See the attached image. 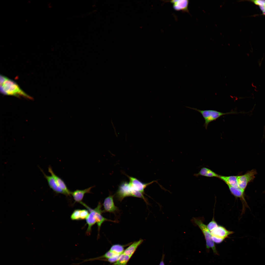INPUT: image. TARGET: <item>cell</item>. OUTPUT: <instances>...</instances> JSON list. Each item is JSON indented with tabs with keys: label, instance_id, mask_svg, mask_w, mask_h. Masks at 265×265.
Segmentation results:
<instances>
[{
	"label": "cell",
	"instance_id": "6da1fadb",
	"mask_svg": "<svg viewBox=\"0 0 265 265\" xmlns=\"http://www.w3.org/2000/svg\"><path fill=\"white\" fill-rule=\"evenodd\" d=\"M0 181L4 187L10 189L62 196L31 164L2 150L0 151Z\"/></svg>",
	"mask_w": 265,
	"mask_h": 265
},
{
	"label": "cell",
	"instance_id": "7a4b0ae2",
	"mask_svg": "<svg viewBox=\"0 0 265 265\" xmlns=\"http://www.w3.org/2000/svg\"><path fill=\"white\" fill-rule=\"evenodd\" d=\"M222 244H223V248H224V250L225 251V253H226V254L227 255V258H228V259L229 260V264H230V265H233L232 263H232V260L230 258V256H229L230 255L229 254V252L228 251H227V249L226 248V246H225V245L224 244V242H223Z\"/></svg>",
	"mask_w": 265,
	"mask_h": 265
}]
</instances>
